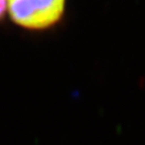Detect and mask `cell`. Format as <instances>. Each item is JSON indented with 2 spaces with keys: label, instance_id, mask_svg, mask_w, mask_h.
I'll list each match as a JSON object with an SVG mask.
<instances>
[{
  "label": "cell",
  "instance_id": "7a4b0ae2",
  "mask_svg": "<svg viewBox=\"0 0 145 145\" xmlns=\"http://www.w3.org/2000/svg\"><path fill=\"white\" fill-rule=\"evenodd\" d=\"M7 8H8V0H0V21L4 17Z\"/></svg>",
  "mask_w": 145,
  "mask_h": 145
},
{
  "label": "cell",
  "instance_id": "6da1fadb",
  "mask_svg": "<svg viewBox=\"0 0 145 145\" xmlns=\"http://www.w3.org/2000/svg\"><path fill=\"white\" fill-rule=\"evenodd\" d=\"M66 0H8V11L14 23L27 29L52 26L61 18Z\"/></svg>",
  "mask_w": 145,
  "mask_h": 145
}]
</instances>
